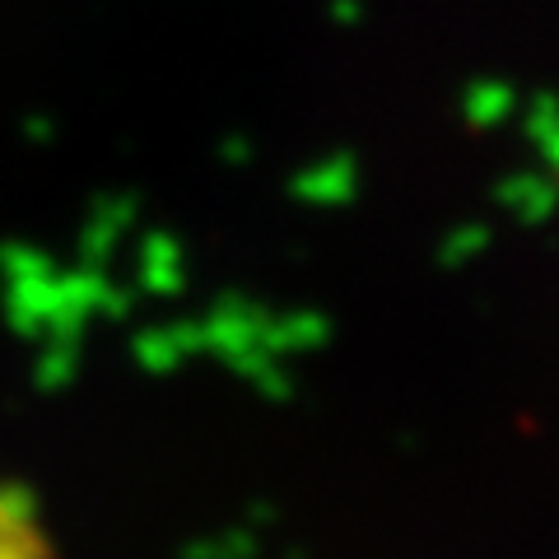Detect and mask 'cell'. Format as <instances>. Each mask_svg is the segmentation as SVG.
Here are the masks:
<instances>
[{"mask_svg": "<svg viewBox=\"0 0 559 559\" xmlns=\"http://www.w3.org/2000/svg\"><path fill=\"white\" fill-rule=\"evenodd\" d=\"M355 187H359V168L341 150V154H326V159L304 168L299 178H294V197H304L312 205H341L355 197Z\"/></svg>", "mask_w": 559, "mask_h": 559, "instance_id": "cell-2", "label": "cell"}, {"mask_svg": "<svg viewBox=\"0 0 559 559\" xmlns=\"http://www.w3.org/2000/svg\"><path fill=\"white\" fill-rule=\"evenodd\" d=\"M0 559H51L38 499L10 480H0Z\"/></svg>", "mask_w": 559, "mask_h": 559, "instance_id": "cell-1", "label": "cell"}, {"mask_svg": "<svg viewBox=\"0 0 559 559\" xmlns=\"http://www.w3.org/2000/svg\"><path fill=\"white\" fill-rule=\"evenodd\" d=\"M499 201L513 210L522 224H540L555 215L559 205V182L555 178H509L499 187Z\"/></svg>", "mask_w": 559, "mask_h": 559, "instance_id": "cell-4", "label": "cell"}, {"mask_svg": "<svg viewBox=\"0 0 559 559\" xmlns=\"http://www.w3.org/2000/svg\"><path fill=\"white\" fill-rule=\"evenodd\" d=\"M331 336V326L322 312H285V318H271L261 322V345L271 349V355H289V349H318L322 341Z\"/></svg>", "mask_w": 559, "mask_h": 559, "instance_id": "cell-3", "label": "cell"}, {"mask_svg": "<svg viewBox=\"0 0 559 559\" xmlns=\"http://www.w3.org/2000/svg\"><path fill=\"white\" fill-rule=\"evenodd\" d=\"M513 108V98H509V90H471V98H466V112H471V121L476 127H495V121Z\"/></svg>", "mask_w": 559, "mask_h": 559, "instance_id": "cell-5", "label": "cell"}, {"mask_svg": "<svg viewBox=\"0 0 559 559\" xmlns=\"http://www.w3.org/2000/svg\"><path fill=\"white\" fill-rule=\"evenodd\" d=\"M485 242H489V234L480 224H462V229L448 234V242H443V266H462V261H471V252H480Z\"/></svg>", "mask_w": 559, "mask_h": 559, "instance_id": "cell-6", "label": "cell"}]
</instances>
